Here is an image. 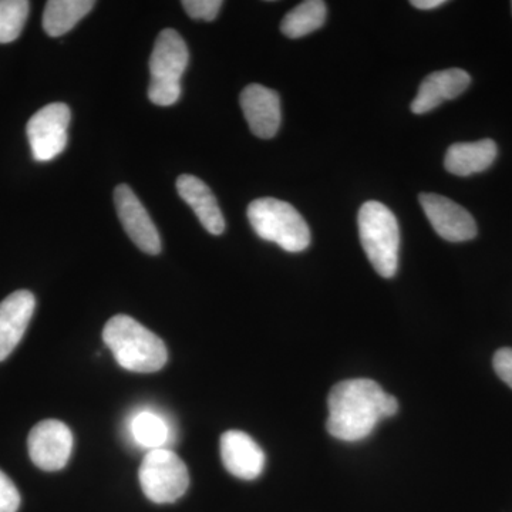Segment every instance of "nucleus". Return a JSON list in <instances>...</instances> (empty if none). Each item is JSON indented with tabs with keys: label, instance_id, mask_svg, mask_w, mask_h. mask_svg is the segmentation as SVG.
<instances>
[{
	"label": "nucleus",
	"instance_id": "f257e3e1",
	"mask_svg": "<svg viewBox=\"0 0 512 512\" xmlns=\"http://www.w3.org/2000/svg\"><path fill=\"white\" fill-rule=\"evenodd\" d=\"M326 429L335 439L355 443L375 431L380 420L399 412V402L370 379L343 380L328 397Z\"/></svg>",
	"mask_w": 512,
	"mask_h": 512
},
{
	"label": "nucleus",
	"instance_id": "f03ea898",
	"mask_svg": "<svg viewBox=\"0 0 512 512\" xmlns=\"http://www.w3.org/2000/svg\"><path fill=\"white\" fill-rule=\"evenodd\" d=\"M103 340L128 372L156 373L167 365L168 350L163 340L131 316H113L104 326Z\"/></svg>",
	"mask_w": 512,
	"mask_h": 512
},
{
	"label": "nucleus",
	"instance_id": "7ed1b4c3",
	"mask_svg": "<svg viewBox=\"0 0 512 512\" xmlns=\"http://www.w3.org/2000/svg\"><path fill=\"white\" fill-rule=\"evenodd\" d=\"M359 237L370 264L383 278L396 275L399 268L400 228L396 215L382 202L367 201L360 207Z\"/></svg>",
	"mask_w": 512,
	"mask_h": 512
},
{
	"label": "nucleus",
	"instance_id": "20e7f679",
	"mask_svg": "<svg viewBox=\"0 0 512 512\" xmlns=\"http://www.w3.org/2000/svg\"><path fill=\"white\" fill-rule=\"evenodd\" d=\"M248 220L259 238L274 242L286 252L296 254L311 245V229L288 202L258 198L249 204Z\"/></svg>",
	"mask_w": 512,
	"mask_h": 512
},
{
	"label": "nucleus",
	"instance_id": "39448f33",
	"mask_svg": "<svg viewBox=\"0 0 512 512\" xmlns=\"http://www.w3.org/2000/svg\"><path fill=\"white\" fill-rule=\"evenodd\" d=\"M190 62V52L183 37L174 29L158 35L150 57L148 97L160 107L174 106L181 97V77Z\"/></svg>",
	"mask_w": 512,
	"mask_h": 512
},
{
	"label": "nucleus",
	"instance_id": "423d86ee",
	"mask_svg": "<svg viewBox=\"0 0 512 512\" xmlns=\"http://www.w3.org/2000/svg\"><path fill=\"white\" fill-rule=\"evenodd\" d=\"M143 493L156 504L180 500L190 487V473L183 460L168 448L150 450L138 470Z\"/></svg>",
	"mask_w": 512,
	"mask_h": 512
},
{
	"label": "nucleus",
	"instance_id": "0eeeda50",
	"mask_svg": "<svg viewBox=\"0 0 512 512\" xmlns=\"http://www.w3.org/2000/svg\"><path fill=\"white\" fill-rule=\"evenodd\" d=\"M70 119L72 113L69 106L64 103L47 104L33 114L26 127V133L36 161L46 163L63 153L69 140L67 130Z\"/></svg>",
	"mask_w": 512,
	"mask_h": 512
},
{
	"label": "nucleus",
	"instance_id": "6e6552de",
	"mask_svg": "<svg viewBox=\"0 0 512 512\" xmlns=\"http://www.w3.org/2000/svg\"><path fill=\"white\" fill-rule=\"evenodd\" d=\"M28 447L33 464L40 470L53 473L69 463L73 434L62 421L43 420L30 431Z\"/></svg>",
	"mask_w": 512,
	"mask_h": 512
},
{
	"label": "nucleus",
	"instance_id": "1a4fd4ad",
	"mask_svg": "<svg viewBox=\"0 0 512 512\" xmlns=\"http://www.w3.org/2000/svg\"><path fill=\"white\" fill-rule=\"evenodd\" d=\"M419 201L431 227L441 238L448 242H466L476 238V220L466 208L450 198L431 192L420 194Z\"/></svg>",
	"mask_w": 512,
	"mask_h": 512
},
{
	"label": "nucleus",
	"instance_id": "9d476101",
	"mask_svg": "<svg viewBox=\"0 0 512 512\" xmlns=\"http://www.w3.org/2000/svg\"><path fill=\"white\" fill-rule=\"evenodd\" d=\"M114 204H116L121 225L126 229L131 241L148 255L160 254L161 239L158 229L144 205L128 185L121 184L116 188Z\"/></svg>",
	"mask_w": 512,
	"mask_h": 512
},
{
	"label": "nucleus",
	"instance_id": "9b49d317",
	"mask_svg": "<svg viewBox=\"0 0 512 512\" xmlns=\"http://www.w3.org/2000/svg\"><path fill=\"white\" fill-rule=\"evenodd\" d=\"M239 101L248 126L256 137L269 140L276 136L281 127L282 110L281 97L275 90L261 84H249L242 90Z\"/></svg>",
	"mask_w": 512,
	"mask_h": 512
},
{
	"label": "nucleus",
	"instance_id": "f8f14e48",
	"mask_svg": "<svg viewBox=\"0 0 512 512\" xmlns=\"http://www.w3.org/2000/svg\"><path fill=\"white\" fill-rule=\"evenodd\" d=\"M220 448L222 463L232 476L245 481L261 476L265 467L264 450L249 434L229 430L222 434Z\"/></svg>",
	"mask_w": 512,
	"mask_h": 512
},
{
	"label": "nucleus",
	"instance_id": "ddd939ff",
	"mask_svg": "<svg viewBox=\"0 0 512 512\" xmlns=\"http://www.w3.org/2000/svg\"><path fill=\"white\" fill-rule=\"evenodd\" d=\"M32 292L16 291L0 302V362L8 359L28 329L35 313Z\"/></svg>",
	"mask_w": 512,
	"mask_h": 512
},
{
	"label": "nucleus",
	"instance_id": "4468645a",
	"mask_svg": "<svg viewBox=\"0 0 512 512\" xmlns=\"http://www.w3.org/2000/svg\"><path fill=\"white\" fill-rule=\"evenodd\" d=\"M470 74L461 69L441 70L429 74L420 84L419 93L413 100L414 114H426L447 100L457 99L470 86Z\"/></svg>",
	"mask_w": 512,
	"mask_h": 512
},
{
	"label": "nucleus",
	"instance_id": "2eb2a0df",
	"mask_svg": "<svg viewBox=\"0 0 512 512\" xmlns=\"http://www.w3.org/2000/svg\"><path fill=\"white\" fill-rule=\"evenodd\" d=\"M177 191L180 197L192 208L202 227L212 235L225 231V218L217 198L211 188L195 175L184 174L178 177Z\"/></svg>",
	"mask_w": 512,
	"mask_h": 512
},
{
	"label": "nucleus",
	"instance_id": "dca6fc26",
	"mask_svg": "<svg viewBox=\"0 0 512 512\" xmlns=\"http://www.w3.org/2000/svg\"><path fill=\"white\" fill-rule=\"evenodd\" d=\"M497 153V144L493 140L453 144L447 150L444 167L450 174L468 177L488 170L497 158Z\"/></svg>",
	"mask_w": 512,
	"mask_h": 512
},
{
	"label": "nucleus",
	"instance_id": "f3484780",
	"mask_svg": "<svg viewBox=\"0 0 512 512\" xmlns=\"http://www.w3.org/2000/svg\"><path fill=\"white\" fill-rule=\"evenodd\" d=\"M94 5L93 0H50L43 13V29L50 37L66 35Z\"/></svg>",
	"mask_w": 512,
	"mask_h": 512
},
{
	"label": "nucleus",
	"instance_id": "a211bd4d",
	"mask_svg": "<svg viewBox=\"0 0 512 512\" xmlns=\"http://www.w3.org/2000/svg\"><path fill=\"white\" fill-rule=\"evenodd\" d=\"M328 8L322 0H306L292 9L281 23V32L289 39H301L325 25Z\"/></svg>",
	"mask_w": 512,
	"mask_h": 512
},
{
	"label": "nucleus",
	"instance_id": "6ab92c4d",
	"mask_svg": "<svg viewBox=\"0 0 512 512\" xmlns=\"http://www.w3.org/2000/svg\"><path fill=\"white\" fill-rule=\"evenodd\" d=\"M131 434L134 440L141 447L156 450V448H164V444L170 439V429L165 423L163 417L153 412L138 413L131 420Z\"/></svg>",
	"mask_w": 512,
	"mask_h": 512
},
{
	"label": "nucleus",
	"instance_id": "aec40b11",
	"mask_svg": "<svg viewBox=\"0 0 512 512\" xmlns=\"http://www.w3.org/2000/svg\"><path fill=\"white\" fill-rule=\"evenodd\" d=\"M30 3L26 0H0V43L15 42L25 28Z\"/></svg>",
	"mask_w": 512,
	"mask_h": 512
},
{
	"label": "nucleus",
	"instance_id": "412c9836",
	"mask_svg": "<svg viewBox=\"0 0 512 512\" xmlns=\"http://www.w3.org/2000/svg\"><path fill=\"white\" fill-rule=\"evenodd\" d=\"M221 0H184L183 8L192 19L212 22L217 19L221 6Z\"/></svg>",
	"mask_w": 512,
	"mask_h": 512
},
{
	"label": "nucleus",
	"instance_id": "4be33fe9",
	"mask_svg": "<svg viewBox=\"0 0 512 512\" xmlns=\"http://www.w3.org/2000/svg\"><path fill=\"white\" fill-rule=\"evenodd\" d=\"M20 494L16 485L0 470V512H18Z\"/></svg>",
	"mask_w": 512,
	"mask_h": 512
},
{
	"label": "nucleus",
	"instance_id": "5701e85b",
	"mask_svg": "<svg viewBox=\"0 0 512 512\" xmlns=\"http://www.w3.org/2000/svg\"><path fill=\"white\" fill-rule=\"evenodd\" d=\"M493 366L497 376L512 389V349L498 350L494 355Z\"/></svg>",
	"mask_w": 512,
	"mask_h": 512
},
{
	"label": "nucleus",
	"instance_id": "b1692460",
	"mask_svg": "<svg viewBox=\"0 0 512 512\" xmlns=\"http://www.w3.org/2000/svg\"><path fill=\"white\" fill-rule=\"evenodd\" d=\"M412 6L421 10H433L440 8L446 3V0H412Z\"/></svg>",
	"mask_w": 512,
	"mask_h": 512
}]
</instances>
